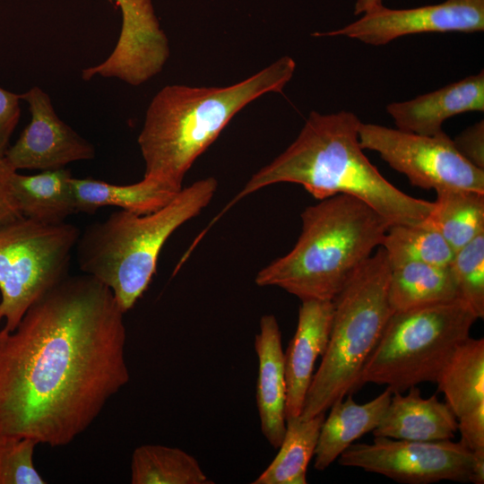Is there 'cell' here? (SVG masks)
Wrapping results in <instances>:
<instances>
[{"label":"cell","mask_w":484,"mask_h":484,"mask_svg":"<svg viewBox=\"0 0 484 484\" xmlns=\"http://www.w3.org/2000/svg\"><path fill=\"white\" fill-rule=\"evenodd\" d=\"M458 297L484 317V232L455 251L450 264Z\"/></svg>","instance_id":"27"},{"label":"cell","mask_w":484,"mask_h":484,"mask_svg":"<svg viewBox=\"0 0 484 484\" xmlns=\"http://www.w3.org/2000/svg\"><path fill=\"white\" fill-rule=\"evenodd\" d=\"M436 194L433 210L422 223L439 232L454 252L484 232V193L444 188Z\"/></svg>","instance_id":"23"},{"label":"cell","mask_w":484,"mask_h":484,"mask_svg":"<svg viewBox=\"0 0 484 484\" xmlns=\"http://www.w3.org/2000/svg\"><path fill=\"white\" fill-rule=\"evenodd\" d=\"M77 212L93 213L98 209L117 206L144 214L170 202L180 191L154 178L145 177L134 184L115 185L93 178H72Z\"/></svg>","instance_id":"20"},{"label":"cell","mask_w":484,"mask_h":484,"mask_svg":"<svg viewBox=\"0 0 484 484\" xmlns=\"http://www.w3.org/2000/svg\"><path fill=\"white\" fill-rule=\"evenodd\" d=\"M436 384L457 419L484 402V339L469 336L460 343Z\"/></svg>","instance_id":"22"},{"label":"cell","mask_w":484,"mask_h":484,"mask_svg":"<svg viewBox=\"0 0 484 484\" xmlns=\"http://www.w3.org/2000/svg\"><path fill=\"white\" fill-rule=\"evenodd\" d=\"M454 141L458 151L472 165L484 169V121L463 130Z\"/></svg>","instance_id":"30"},{"label":"cell","mask_w":484,"mask_h":484,"mask_svg":"<svg viewBox=\"0 0 484 484\" xmlns=\"http://www.w3.org/2000/svg\"><path fill=\"white\" fill-rule=\"evenodd\" d=\"M478 319L461 298L393 313L360 376L403 393L420 383H436L457 346Z\"/></svg>","instance_id":"7"},{"label":"cell","mask_w":484,"mask_h":484,"mask_svg":"<svg viewBox=\"0 0 484 484\" xmlns=\"http://www.w3.org/2000/svg\"><path fill=\"white\" fill-rule=\"evenodd\" d=\"M360 123L350 111H312L295 141L255 173L224 211L264 187L293 183L318 200L336 194L354 196L390 225L421 224L434 203L412 197L385 178L363 152Z\"/></svg>","instance_id":"2"},{"label":"cell","mask_w":484,"mask_h":484,"mask_svg":"<svg viewBox=\"0 0 484 484\" xmlns=\"http://www.w3.org/2000/svg\"><path fill=\"white\" fill-rule=\"evenodd\" d=\"M483 110V70L431 92L386 106L396 128L424 135L440 133L443 123L454 116Z\"/></svg>","instance_id":"15"},{"label":"cell","mask_w":484,"mask_h":484,"mask_svg":"<svg viewBox=\"0 0 484 484\" xmlns=\"http://www.w3.org/2000/svg\"><path fill=\"white\" fill-rule=\"evenodd\" d=\"M456 298L458 291L450 265L409 262L391 266L388 300L393 313Z\"/></svg>","instance_id":"21"},{"label":"cell","mask_w":484,"mask_h":484,"mask_svg":"<svg viewBox=\"0 0 484 484\" xmlns=\"http://www.w3.org/2000/svg\"><path fill=\"white\" fill-rule=\"evenodd\" d=\"M359 139L363 150L377 152L412 186L484 193V169L468 161L444 131L424 135L361 122Z\"/></svg>","instance_id":"9"},{"label":"cell","mask_w":484,"mask_h":484,"mask_svg":"<svg viewBox=\"0 0 484 484\" xmlns=\"http://www.w3.org/2000/svg\"><path fill=\"white\" fill-rule=\"evenodd\" d=\"M391 266L409 262L450 265L454 250L436 230L421 224H392L381 244Z\"/></svg>","instance_id":"26"},{"label":"cell","mask_w":484,"mask_h":484,"mask_svg":"<svg viewBox=\"0 0 484 484\" xmlns=\"http://www.w3.org/2000/svg\"><path fill=\"white\" fill-rule=\"evenodd\" d=\"M333 312V300L301 301L296 332L284 352L286 419L301 414L315 362L327 347Z\"/></svg>","instance_id":"14"},{"label":"cell","mask_w":484,"mask_h":484,"mask_svg":"<svg viewBox=\"0 0 484 484\" xmlns=\"http://www.w3.org/2000/svg\"><path fill=\"white\" fill-rule=\"evenodd\" d=\"M20 99V95L0 88V158H4L10 138L19 122Z\"/></svg>","instance_id":"31"},{"label":"cell","mask_w":484,"mask_h":484,"mask_svg":"<svg viewBox=\"0 0 484 484\" xmlns=\"http://www.w3.org/2000/svg\"><path fill=\"white\" fill-rule=\"evenodd\" d=\"M293 248L255 276L261 287H279L304 300H333L381 246L390 226L363 201L336 194L307 207Z\"/></svg>","instance_id":"4"},{"label":"cell","mask_w":484,"mask_h":484,"mask_svg":"<svg viewBox=\"0 0 484 484\" xmlns=\"http://www.w3.org/2000/svg\"><path fill=\"white\" fill-rule=\"evenodd\" d=\"M325 412L303 419H286L279 452L252 484H306L307 467L315 455Z\"/></svg>","instance_id":"24"},{"label":"cell","mask_w":484,"mask_h":484,"mask_svg":"<svg viewBox=\"0 0 484 484\" xmlns=\"http://www.w3.org/2000/svg\"><path fill=\"white\" fill-rule=\"evenodd\" d=\"M408 393L393 392L374 436L410 441H441L454 437L457 418L436 394L423 398L415 385Z\"/></svg>","instance_id":"17"},{"label":"cell","mask_w":484,"mask_h":484,"mask_svg":"<svg viewBox=\"0 0 484 484\" xmlns=\"http://www.w3.org/2000/svg\"><path fill=\"white\" fill-rule=\"evenodd\" d=\"M70 223L21 217L0 226V322L13 332L28 308L69 275L80 236Z\"/></svg>","instance_id":"8"},{"label":"cell","mask_w":484,"mask_h":484,"mask_svg":"<svg viewBox=\"0 0 484 484\" xmlns=\"http://www.w3.org/2000/svg\"><path fill=\"white\" fill-rule=\"evenodd\" d=\"M295 69V61L286 56L229 86L162 88L147 108L137 140L143 177L181 190L186 172L232 117L260 96L281 91Z\"/></svg>","instance_id":"3"},{"label":"cell","mask_w":484,"mask_h":484,"mask_svg":"<svg viewBox=\"0 0 484 484\" xmlns=\"http://www.w3.org/2000/svg\"><path fill=\"white\" fill-rule=\"evenodd\" d=\"M338 460L342 466L360 468L406 484L471 482L475 462L472 453L461 442L384 436H375L370 444L353 443Z\"/></svg>","instance_id":"10"},{"label":"cell","mask_w":484,"mask_h":484,"mask_svg":"<svg viewBox=\"0 0 484 484\" xmlns=\"http://www.w3.org/2000/svg\"><path fill=\"white\" fill-rule=\"evenodd\" d=\"M214 177L182 187L161 208L140 214L125 210L89 225L75 250L81 271L108 288L125 314L147 290L168 238L200 214L217 190Z\"/></svg>","instance_id":"5"},{"label":"cell","mask_w":484,"mask_h":484,"mask_svg":"<svg viewBox=\"0 0 484 484\" xmlns=\"http://www.w3.org/2000/svg\"><path fill=\"white\" fill-rule=\"evenodd\" d=\"M121 10L122 27L117 43L100 64L85 68V81L94 76L117 78L137 86L159 73L169 56L151 0H109Z\"/></svg>","instance_id":"12"},{"label":"cell","mask_w":484,"mask_h":484,"mask_svg":"<svg viewBox=\"0 0 484 484\" xmlns=\"http://www.w3.org/2000/svg\"><path fill=\"white\" fill-rule=\"evenodd\" d=\"M39 443L30 437L0 436V484H44L33 454Z\"/></svg>","instance_id":"28"},{"label":"cell","mask_w":484,"mask_h":484,"mask_svg":"<svg viewBox=\"0 0 484 484\" xmlns=\"http://www.w3.org/2000/svg\"><path fill=\"white\" fill-rule=\"evenodd\" d=\"M391 266L379 246L333 299L329 341L314 373L300 418L324 413L360 388L363 367L393 314L388 300Z\"/></svg>","instance_id":"6"},{"label":"cell","mask_w":484,"mask_h":484,"mask_svg":"<svg viewBox=\"0 0 484 484\" xmlns=\"http://www.w3.org/2000/svg\"><path fill=\"white\" fill-rule=\"evenodd\" d=\"M457 431L471 453L484 452V402L457 419Z\"/></svg>","instance_id":"29"},{"label":"cell","mask_w":484,"mask_h":484,"mask_svg":"<svg viewBox=\"0 0 484 484\" xmlns=\"http://www.w3.org/2000/svg\"><path fill=\"white\" fill-rule=\"evenodd\" d=\"M20 98L29 104L31 117L4 155L12 169H56L95 157L94 146L60 119L44 91L32 87Z\"/></svg>","instance_id":"13"},{"label":"cell","mask_w":484,"mask_h":484,"mask_svg":"<svg viewBox=\"0 0 484 484\" xmlns=\"http://www.w3.org/2000/svg\"><path fill=\"white\" fill-rule=\"evenodd\" d=\"M72 178L70 170L65 168L41 170L36 175L13 170L10 184L22 215L45 224L65 222L77 212Z\"/></svg>","instance_id":"19"},{"label":"cell","mask_w":484,"mask_h":484,"mask_svg":"<svg viewBox=\"0 0 484 484\" xmlns=\"http://www.w3.org/2000/svg\"><path fill=\"white\" fill-rule=\"evenodd\" d=\"M393 393L386 387L363 404L357 403L352 394L334 402L319 432L314 455L315 468L318 471L327 469L356 440L372 432L378 426Z\"/></svg>","instance_id":"18"},{"label":"cell","mask_w":484,"mask_h":484,"mask_svg":"<svg viewBox=\"0 0 484 484\" xmlns=\"http://www.w3.org/2000/svg\"><path fill=\"white\" fill-rule=\"evenodd\" d=\"M383 0H356L354 14L362 15L383 5Z\"/></svg>","instance_id":"33"},{"label":"cell","mask_w":484,"mask_h":484,"mask_svg":"<svg viewBox=\"0 0 484 484\" xmlns=\"http://www.w3.org/2000/svg\"><path fill=\"white\" fill-rule=\"evenodd\" d=\"M125 313L91 275L66 276L0 330V436L64 446L130 379Z\"/></svg>","instance_id":"1"},{"label":"cell","mask_w":484,"mask_h":484,"mask_svg":"<svg viewBox=\"0 0 484 484\" xmlns=\"http://www.w3.org/2000/svg\"><path fill=\"white\" fill-rule=\"evenodd\" d=\"M132 484H212L190 454L163 445L137 446L131 459Z\"/></svg>","instance_id":"25"},{"label":"cell","mask_w":484,"mask_h":484,"mask_svg":"<svg viewBox=\"0 0 484 484\" xmlns=\"http://www.w3.org/2000/svg\"><path fill=\"white\" fill-rule=\"evenodd\" d=\"M13 171L4 158H0V226L22 217L12 193L10 176Z\"/></svg>","instance_id":"32"},{"label":"cell","mask_w":484,"mask_h":484,"mask_svg":"<svg viewBox=\"0 0 484 484\" xmlns=\"http://www.w3.org/2000/svg\"><path fill=\"white\" fill-rule=\"evenodd\" d=\"M483 30L484 0H445L408 9H390L382 5L342 28L313 35L342 36L372 46H383L413 34Z\"/></svg>","instance_id":"11"},{"label":"cell","mask_w":484,"mask_h":484,"mask_svg":"<svg viewBox=\"0 0 484 484\" xmlns=\"http://www.w3.org/2000/svg\"><path fill=\"white\" fill-rule=\"evenodd\" d=\"M255 337L258 359L256 405L261 430L268 443L278 448L286 430L287 385L281 333L276 317L264 315Z\"/></svg>","instance_id":"16"}]
</instances>
